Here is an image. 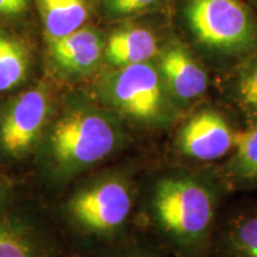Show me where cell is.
Returning <instances> with one entry per match:
<instances>
[{
    "label": "cell",
    "mask_w": 257,
    "mask_h": 257,
    "mask_svg": "<svg viewBox=\"0 0 257 257\" xmlns=\"http://www.w3.org/2000/svg\"><path fill=\"white\" fill-rule=\"evenodd\" d=\"M126 142L125 121L93 94L61 96L36 152L35 162L48 184L63 186L119 152Z\"/></svg>",
    "instance_id": "1"
},
{
    "label": "cell",
    "mask_w": 257,
    "mask_h": 257,
    "mask_svg": "<svg viewBox=\"0 0 257 257\" xmlns=\"http://www.w3.org/2000/svg\"><path fill=\"white\" fill-rule=\"evenodd\" d=\"M219 201L212 176L187 169L159 175L147 201L156 243L178 257H210Z\"/></svg>",
    "instance_id": "2"
},
{
    "label": "cell",
    "mask_w": 257,
    "mask_h": 257,
    "mask_svg": "<svg viewBox=\"0 0 257 257\" xmlns=\"http://www.w3.org/2000/svg\"><path fill=\"white\" fill-rule=\"evenodd\" d=\"M136 199L133 175L110 168L82 180L64 199L61 213L73 233L91 252L126 239L127 221Z\"/></svg>",
    "instance_id": "3"
},
{
    "label": "cell",
    "mask_w": 257,
    "mask_h": 257,
    "mask_svg": "<svg viewBox=\"0 0 257 257\" xmlns=\"http://www.w3.org/2000/svg\"><path fill=\"white\" fill-rule=\"evenodd\" d=\"M94 98L124 121L144 130L172 125L181 110L154 61L106 69L94 82Z\"/></svg>",
    "instance_id": "4"
},
{
    "label": "cell",
    "mask_w": 257,
    "mask_h": 257,
    "mask_svg": "<svg viewBox=\"0 0 257 257\" xmlns=\"http://www.w3.org/2000/svg\"><path fill=\"white\" fill-rule=\"evenodd\" d=\"M193 41L213 59L233 64L257 50V15L246 0H185Z\"/></svg>",
    "instance_id": "5"
},
{
    "label": "cell",
    "mask_w": 257,
    "mask_h": 257,
    "mask_svg": "<svg viewBox=\"0 0 257 257\" xmlns=\"http://www.w3.org/2000/svg\"><path fill=\"white\" fill-rule=\"evenodd\" d=\"M60 96L50 78L32 80L0 101V159L34 156Z\"/></svg>",
    "instance_id": "6"
},
{
    "label": "cell",
    "mask_w": 257,
    "mask_h": 257,
    "mask_svg": "<svg viewBox=\"0 0 257 257\" xmlns=\"http://www.w3.org/2000/svg\"><path fill=\"white\" fill-rule=\"evenodd\" d=\"M105 38L100 29L88 23L66 36L43 41L48 78L56 83H78L92 78L102 66Z\"/></svg>",
    "instance_id": "7"
},
{
    "label": "cell",
    "mask_w": 257,
    "mask_h": 257,
    "mask_svg": "<svg viewBox=\"0 0 257 257\" xmlns=\"http://www.w3.org/2000/svg\"><path fill=\"white\" fill-rule=\"evenodd\" d=\"M237 131L225 115L214 110H201L179 127L175 148L186 159L211 162L232 153Z\"/></svg>",
    "instance_id": "8"
},
{
    "label": "cell",
    "mask_w": 257,
    "mask_h": 257,
    "mask_svg": "<svg viewBox=\"0 0 257 257\" xmlns=\"http://www.w3.org/2000/svg\"><path fill=\"white\" fill-rule=\"evenodd\" d=\"M155 62L173 101L180 110L206 93V69L182 42L172 40L161 46Z\"/></svg>",
    "instance_id": "9"
},
{
    "label": "cell",
    "mask_w": 257,
    "mask_h": 257,
    "mask_svg": "<svg viewBox=\"0 0 257 257\" xmlns=\"http://www.w3.org/2000/svg\"><path fill=\"white\" fill-rule=\"evenodd\" d=\"M28 27L0 24V94H11L32 81L37 48Z\"/></svg>",
    "instance_id": "10"
},
{
    "label": "cell",
    "mask_w": 257,
    "mask_h": 257,
    "mask_svg": "<svg viewBox=\"0 0 257 257\" xmlns=\"http://www.w3.org/2000/svg\"><path fill=\"white\" fill-rule=\"evenodd\" d=\"M0 257H75L47 230L25 218L0 217Z\"/></svg>",
    "instance_id": "11"
},
{
    "label": "cell",
    "mask_w": 257,
    "mask_h": 257,
    "mask_svg": "<svg viewBox=\"0 0 257 257\" xmlns=\"http://www.w3.org/2000/svg\"><path fill=\"white\" fill-rule=\"evenodd\" d=\"M160 41L155 32L137 24H123L106 35L102 66L121 68L156 59Z\"/></svg>",
    "instance_id": "12"
},
{
    "label": "cell",
    "mask_w": 257,
    "mask_h": 257,
    "mask_svg": "<svg viewBox=\"0 0 257 257\" xmlns=\"http://www.w3.org/2000/svg\"><path fill=\"white\" fill-rule=\"evenodd\" d=\"M210 257H257V207L238 208L216 225Z\"/></svg>",
    "instance_id": "13"
},
{
    "label": "cell",
    "mask_w": 257,
    "mask_h": 257,
    "mask_svg": "<svg viewBox=\"0 0 257 257\" xmlns=\"http://www.w3.org/2000/svg\"><path fill=\"white\" fill-rule=\"evenodd\" d=\"M43 41L54 40L91 23L96 0H34Z\"/></svg>",
    "instance_id": "14"
},
{
    "label": "cell",
    "mask_w": 257,
    "mask_h": 257,
    "mask_svg": "<svg viewBox=\"0 0 257 257\" xmlns=\"http://www.w3.org/2000/svg\"><path fill=\"white\" fill-rule=\"evenodd\" d=\"M225 89L244 126L257 123V50L233 64Z\"/></svg>",
    "instance_id": "15"
},
{
    "label": "cell",
    "mask_w": 257,
    "mask_h": 257,
    "mask_svg": "<svg viewBox=\"0 0 257 257\" xmlns=\"http://www.w3.org/2000/svg\"><path fill=\"white\" fill-rule=\"evenodd\" d=\"M224 182L232 188H257V123L237 131L234 148L224 166Z\"/></svg>",
    "instance_id": "16"
},
{
    "label": "cell",
    "mask_w": 257,
    "mask_h": 257,
    "mask_svg": "<svg viewBox=\"0 0 257 257\" xmlns=\"http://www.w3.org/2000/svg\"><path fill=\"white\" fill-rule=\"evenodd\" d=\"M168 0H96V11L108 22H124L165 9Z\"/></svg>",
    "instance_id": "17"
},
{
    "label": "cell",
    "mask_w": 257,
    "mask_h": 257,
    "mask_svg": "<svg viewBox=\"0 0 257 257\" xmlns=\"http://www.w3.org/2000/svg\"><path fill=\"white\" fill-rule=\"evenodd\" d=\"M87 257H178L156 242L144 239H124L110 248L89 253Z\"/></svg>",
    "instance_id": "18"
},
{
    "label": "cell",
    "mask_w": 257,
    "mask_h": 257,
    "mask_svg": "<svg viewBox=\"0 0 257 257\" xmlns=\"http://www.w3.org/2000/svg\"><path fill=\"white\" fill-rule=\"evenodd\" d=\"M34 0H0V24L29 25Z\"/></svg>",
    "instance_id": "19"
},
{
    "label": "cell",
    "mask_w": 257,
    "mask_h": 257,
    "mask_svg": "<svg viewBox=\"0 0 257 257\" xmlns=\"http://www.w3.org/2000/svg\"><path fill=\"white\" fill-rule=\"evenodd\" d=\"M14 198V182L12 180L0 173V217L8 213V210Z\"/></svg>",
    "instance_id": "20"
},
{
    "label": "cell",
    "mask_w": 257,
    "mask_h": 257,
    "mask_svg": "<svg viewBox=\"0 0 257 257\" xmlns=\"http://www.w3.org/2000/svg\"><path fill=\"white\" fill-rule=\"evenodd\" d=\"M248 3H253V4L257 5V0H246Z\"/></svg>",
    "instance_id": "21"
}]
</instances>
